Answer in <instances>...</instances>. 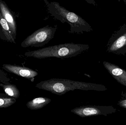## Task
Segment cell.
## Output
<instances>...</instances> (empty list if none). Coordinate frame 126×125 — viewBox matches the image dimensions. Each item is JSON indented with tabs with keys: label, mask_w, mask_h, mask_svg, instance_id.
<instances>
[{
	"label": "cell",
	"mask_w": 126,
	"mask_h": 125,
	"mask_svg": "<svg viewBox=\"0 0 126 125\" xmlns=\"http://www.w3.org/2000/svg\"><path fill=\"white\" fill-rule=\"evenodd\" d=\"M44 1L51 16L63 23H66L69 25L70 33L80 34L93 31L91 26L84 19L61 6L58 2H49L47 0H44Z\"/></svg>",
	"instance_id": "cell-1"
},
{
	"label": "cell",
	"mask_w": 126,
	"mask_h": 125,
	"mask_svg": "<svg viewBox=\"0 0 126 125\" xmlns=\"http://www.w3.org/2000/svg\"><path fill=\"white\" fill-rule=\"evenodd\" d=\"M35 87L58 95H63L69 91L75 90L97 91H105L107 90L106 86L101 84L62 79H51L41 81Z\"/></svg>",
	"instance_id": "cell-2"
},
{
	"label": "cell",
	"mask_w": 126,
	"mask_h": 125,
	"mask_svg": "<svg viewBox=\"0 0 126 125\" xmlns=\"http://www.w3.org/2000/svg\"><path fill=\"white\" fill-rule=\"evenodd\" d=\"M89 48L86 44L64 43L26 52L25 56L40 59L50 57L66 58L76 56L88 50Z\"/></svg>",
	"instance_id": "cell-3"
},
{
	"label": "cell",
	"mask_w": 126,
	"mask_h": 125,
	"mask_svg": "<svg viewBox=\"0 0 126 125\" xmlns=\"http://www.w3.org/2000/svg\"><path fill=\"white\" fill-rule=\"evenodd\" d=\"M57 25H47L39 29L28 36L21 43L23 47H43L48 43L55 36Z\"/></svg>",
	"instance_id": "cell-4"
},
{
	"label": "cell",
	"mask_w": 126,
	"mask_h": 125,
	"mask_svg": "<svg viewBox=\"0 0 126 125\" xmlns=\"http://www.w3.org/2000/svg\"><path fill=\"white\" fill-rule=\"evenodd\" d=\"M107 47L109 53L126 56V24L112 34Z\"/></svg>",
	"instance_id": "cell-5"
},
{
	"label": "cell",
	"mask_w": 126,
	"mask_h": 125,
	"mask_svg": "<svg viewBox=\"0 0 126 125\" xmlns=\"http://www.w3.org/2000/svg\"><path fill=\"white\" fill-rule=\"evenodd\" d=\"M72 113L81 117H87L93 116L103 115L115 113L117 109L113 106H83L76 107L71 110Z\"/></svg>",
	"instance_id": "cell-6"
},
{
	"label": "cell",
	"mask_w": 126,
	"mask_h": 125,
	"mask_svg": "<svg viewBox=\"0 0 126 125\" xmlns=\"http://www.w3.org/2000/svg\"><path fill=\"white\" fill-rule=\"evenodd\" d=\"M3 68L7 71L29 79H34L38 73L30 68L9 64L4 65Z\"/></svg>",
	"instance_id": "cell-7"
},
{
	"label": "cell",
	"mask_w": 126,
	"mask_h": 125,
	"mask_svg": "<svg viewBox=\"0 0 126 125\" xmlns=\"http://www.w3.org/2000/svg\"><path fill=\"white\" fill-rule=\"evenodd\" d=\"M103 64L110 75L121 84L126 87V71L116 65L107 61Z\"/></svg>",
	"instance_id": "cell-8"
},
{
	"label": "cell",
	"mask_w": 126,
	"mask_h": 125,
	"mask_svg": "<svg viewBox=\"0 0 126 125\" xmlns=\"http://www.w3.org/2000/svg\"><path fill=\"white\" fill-rule=\"evenodd\" d=\"M0 12L7 22L13 36H15L16 34V23L15 18L9 8L3 1L0 0Z\"/></svg>",
	"instance_id": "cell-9"
},
{
	"label": "cell",
	"mask_w": 126,
	"mask_h": 125,
	"mask_svg": "<svg viewBox=\"0 0 126 125\" xmlns=\"http://www.w3.org/2000/svg\"><path fill=\"white\" fill-rule=\"evenodd\" d=\"M51 100L45 97H38L34 98L27 103V108L32 110L41 109L50 103Z\"/></svg>",
	"instance_id": "cell-10"
},
{
	"label": "cell",
	"mask_w": 126,
	"mask_h": 125,
	"mask_svg": "<svg viewBox=\"0 0 126 125\" xmlns=\"http://www.w3.org/2000/svg\"><path fill=\"white\" fill-rule=\"evenodd\" d=\"M0 24L4 34L9 41L15 43L14 37L7 22L0 12Z\"/></svg>",
	"instance_id": "cell-11"
},
{
	"label": "cell",
	"mask_w": 126,
	"mask_h": 125,
	"mask_svg": "<svg viewBox=\"0 0 126 125\" xmlns=\"http://www.w3.org/2000/svg\"><path fill=\"white\" fill-rule=\"evenodd\" d=\"M0 86L3 88L6 94L8 96L14 98H18L20 97V91L15 85L11 84H1Z\"/></svg>",
	"instance_id": "cell-12"
},
{
	"label": "cell",
	"mask_w": 126,
	"mask_h": 125,
	"mask_svg": "<svg viewBox=\"0 0 126 125\" xmlns=\"http://www.w3.org/2000/svg\"><path fill=\"white\" fill-rule=\"evenodd\" d=\"M16 102L15 98H0V108H7Z\"/></svg>",
	"instance_id": "cell-13"
},
{
	"label": "cell",
	"mask_w": 126,
	"mask_h": 125,
	"mask_svg": "<svg viewBox=\"0 0 126 125\" xmlns=\"http://www.w3.org/2000/svg\"><path fill=\"white\" fill-rule=\"evenodd\" d=\"M118 105L121 108L126 109V98L119 101L118 102Z\"/></svg>",
	"instance_id": "cell-14"
}]
</instances>
